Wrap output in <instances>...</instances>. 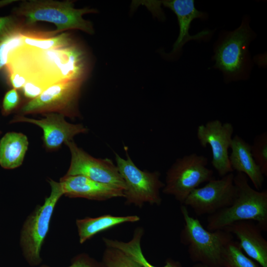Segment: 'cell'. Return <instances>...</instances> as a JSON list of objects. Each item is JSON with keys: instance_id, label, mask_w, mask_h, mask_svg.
Instances as JSON below:
<instances>
[{"instance_id": "obj_15", "label": "cell", "mask_w": 267, "mask_h": 267, "mask_svg": "<svg viewBox=\"0 0 267 267\" xmlns=\"http://www.w3.org/2000/svg\"><path fill=\"white\" fill-rule=\"evenodd\" d=\"M63 195L69 198H83L104 201L124 197V191L92 180L83 176H66L60 179Z\"/></svg>"}, {"instance_id": "obj_8", "label": "cell", "mask_w": 267, "mask_h": 267, "mask_svg": "<svg viewBox=\"0 0 267 267\" xmlns=\"http://www.w3.org/2000/svg\"><path fill=\"white\" fill-rule=\"evenodd\" d=\"M116 166L123 179L126 188L124 198L126 205L141 207L144 203L160 205V190L165 185L158 171H142L136 166L127 154L125 159L116 154Z\"/></svg>"}, {"instance_id": "obj_10", "label": "cell", "mask_w": 267, "mask_h": 267, "mask_svg": "<svg viewBox=\"0 0 267 267\" xmlns=\"http://www.w3.org/2000/svg\"><path fill=\"white\" fill-rule=\"evenodd\" d=\"M234 178L230 173L220 179L213 178L193 190L182 205L191 207L198 216L211 215L229 206L236 195Z\"/></svg>"}, {"instance_id": "obj_4", "label": "cell", "mask_w": 267, "mask_h": 267, "mask_svg": "<svg viewBox=\"0 0 267 267\" xmlns=\"http://www.w3.org/2000/svg\"><path fill=\"white\" fill-rule=\"evenodd\" d=\"M236 195L232 203L207 219V229L213 231L223 229L236 222H257L262 231L267 230V191H259L249 184L247 177L237 173L234 178Z\"/></svg>"}, {"instance_id": "obj_13", "label": "cell", "mask_w": 267, "mask_h": 267, "mask_svg": "<svg viewBox=\"0 0 267 267\" xmlns=\"http://www.w3.org/2000/svg\"><path fill=\"white\" fill-rule=\"evenodd\" d=\"M44 118L35 119L22 115H15L9 123L26 122L35 124L43 131L44 142L48 150H55L63 143L73 140L77 134L86 133L88 129L82 124H74L67 122L63 114L50 112L43 114Z\"/></svg>"}, {"instance_id": "obj_18", "label": "cell", "mask_w": 267, "mask_h": 267, "mask_svg": "<svg viewBox=\"0 0 267 267\" xmlns=\"http://www.w3.org/2000/svg\"><path fill=\"white\" fill-rule=\"evenodd\" d=\"M29 141L21 133L8 132L0 140V166L13 169L21 166L28 149Z\"/></svg>"}, {"instance_id": "obj_14", "label": "cell", "mask_w": 267, "mask_h": 267, "mask_svg": "<svg viewBox=\"0 0 267 267\" xmlns=\"http://www.w3.org/2000/svg\"><path fill=\"white\" fill-rule=\"evenodd\" d=\"M160 7L163 4L172 10L176 15L179 31L178 36L173 45L171 54H178L184 45L189 41L204 40L213 35L214 31L204 30L194 36L189 35V30L192 21L199 18L206 20L208 18L206 13L197 10L193 0H168L155 1Z\"/></svg>"}, {"instance_id": "obj_26", "label": "cell", "mask_w": 267, "mask_h": 267, "mask_svg": "<svg viewBox=\"0 0 267 267\" xmlns=\"http://www.w3.org/2000/svg\"><path fill=\"white\" fill-rule=\"evenodd\" d=\"M21 98L18 90L12 88L4 94L1 105V113L7 116L17 111L20 104Z\"/></svg>"}, {"instance_id": "obj_2", "label": "cell", "mask_w": 267, "mask_h": 267, "mask_svg": "<svg viewBox=\"0 0 267 267\" xmlns=\"http://www.w3.org/2000/svg\"><path fill=\"white\" fill-rule=\"evenodd\" d=\"M250 23L249 16L244 15L240 25L236 29L221 31L213 44L212 58L215 62L213 68L222 73L226 84L250 78L253 62L249 47L257 36Z\"/></svg>"}, {"instance_id": "obj_20", "label": "cell", "mask_w": 267, "mask_h": 267, "mask_svg": "<svg viewBox=\"0 0 267 267\" xmlns=\"http://www.w3.org/2000/svg\"><path fill=\"white\" fill-rule=\"evenodd\" d=\"M143 232L142 227L136 228L134 231L133 238L128 242H125L105 237L103 238V241L106 247H113L121 250L143 267H157L151 265L143 254L141 248V240ZM163 267H182V266L179 262L168 259Z\"/></svg>"}, {"instance_id": "obj_12", "label": "cell", "mask_w": 267, "mask_h": 267, "mask_svg": "<svg viewBox=\"0 0 267 267\" xmlns=\"http://www.w3.org/2000/svg\"><path fill=\"white\" fill-rule=\"evenodd\" d=\"M234 132L232 124L219 120L209 121L198 126L197 137L203 147L209 145L212 154V165L222 177L233 173L229 160L230 148Z\"/></svg>"}, {"instance_id": "obj_22", "label": "cell", "mask_w": 267, "mask_h": 267, "mask_svg": "<svg viewBox=\"0 0 267 267\" xmlns=\"http://www.w3.org/2000/svg\"><path fill=\"white\" fill-rule=\"evenodd\" d=\"M101 262L105 267H143L121 250L110 247L106 246Z\"/></svg>"}, {"instance_id": "obj_7", "label": "cell", "mask_w": 267, "mask_h": 267, "mask_svg": "<svg viewBox=\"0 0 267 267\" xmlns=\"http://www.w3.org/2000/svg\"><path fill=\"white\" fill-rule=\"evenodd\" d=\"M208 162L206 156L196 153L178 158L167 172L163 192L183 204L193 190L213 178Z\"/></svg>"}, {"instance_id": "obj_30", "label": "cell", "mask_w": 267, "mask_h": 267, "mask_svg": "<svg viewBox=\"0 0 267 267\" xmlns=\"http://www.w3.org/2000/svg\"><path fill=\"white\" fill-rule=\"evenodd\" d=\"M1 134V131L0 130V134Z\"/></svg>"}, {"instance_id": "obj_25", "label": "cell", "mask_w": 267, "mask_h": 267, "mask_svg": "<svg viewBox=\"0 0 267 267\" xmlns=\"http://www.w3.org/2000/svg\"><path fill=\"white\" fill-rule=\"evenodd\" d=\"M22 32L0 42V71L6 66L10 52L17 47L23 44Z\"/></svg>"}, {"instance_id": "obj_1", "label": "cell", "mask_w": 267, "mask_h": 267, "mask_svg": "<svg viewBox=\"0 0 267 267\" xmlns=\"http://www.w3.org/2000/svg\"><path fill=\"white\" fill-rule=\"evenodd\" d=\"M89 63L85 50L74 41L66 46L48 49L22 44L10 52L4 67L8 84L31 100L55 84L84 82Z\"/></svg>"}, {"instance_id": "obj_29", "label": "cell", "mask_w": 267, "mask_h": 267, "mask_svg": "<svg viewBox=\"0 0 267 267\" xmlns=\"http://www.w3.org/2000/svg\"><path fill=\"white\" fill-rule=\"evenodd\" d=\"M193 267H210L208 266H206L205 265L201 264V263H196Z\"/></svg>"}, {"instance_id": "obj_3", "label": "cell", "mask_w": 267, "mask_h": 267, "mask_svg": "<svg viewBox=\"0 0 267 267\" xmlns=\"http://www.w3.org/2000/svg\"><path fill=\"white\" fill-rule=\"evenodd\" d=\"M93 8H75L74 1L53 0H22L12 10V14L24 19L27 28L34 27L39 21L54 24L56 34L68 30H80L89 34H93L92 23L83 18L87 13H96Z\"/></svg>"}, {"instance_id": "obj_28", "label": "cell", "mask_w": 267, "mask_h": 267, "mask_svg": "<svg viewBox=\"0 0 267 267\" xmlns=\"http://www.w3.org/2000/svg\"><path fill=\"white\" fill-rule=\"evenodd\" d=\"M17 0H0V8L6 6L8 4H9L14 1H17Z\"/></svg>"}, {"instance_id": "obj_6", "label": "cell", "mask_w": 267, "mask_h": 267, "mask_svg": "<svg viewBox=\"0 0 267 267\" xmlns=\"http://www.w3.org/2000/svg\"><path fill=\"white\" fill-rule=\"evenodd\" d=\"M50 195L43 205H38L27 217L22 227L20 244L23 255L28 264L36 267L41 264L40 253L43 242L49 230L54 208L63 195L61 184L49 179Z\"/></svg>"}, {"instance_id": "obj_27", "label": "cell", "mask_w": 267, "mask_h": 267, "mask_svg": "<svg viewBox=\"0 0 267 267\" xmlns=\"http://www.w3.org/2000/svg\"><path fill=\"white\" fill-rule=\"evenodd\" d=\"M70 266L67 267H105L102 262H98L88 254L82 253L73 257ZM40 267H51L46 265H41Z\"/></svg>"}, {"instance_id": "obj_9", "label": "cell", "mask_w": 267, "mask_h": 267, "mask_svg": "<svg viewBox=\"0 0 267 267\" xmlns=\"http://www.w3.org/2000/svg\"><path fill=\"white\" fill-rule=\"evenodd\" d=\"M83 82H63L53 85L17 110L16 115L57 113L74 118L78 116V101Z\"/></svg>"}, {"instance_id": "obj_21", "label": "cell", "mask_w": 267, "mask_h": 267, "mask_svg": "<svg viewBox=\"0 0 267 267\" xmlns=\"http://www.w3.org/2000/svg\"><path fill=\"white\" fill-rule=\"evenodd\" d=\"M223 267H259L243 252L238 241H230L222 255Z\"/></svg>"}, {"instance_id": "obj_5", "label": "cell", "mask_w": 267, "mask_h": 267, "mask_svg": "<svg viewBox=\"0 0 267 267\" xmlns=\"http://www.w3.org/2000/svg\"><path fill=\"white\" fill-rule=\"evenodd\" d=\"M180 211L184 222L180 242L187 247L191 261L210 267H223L222 253L226 245L233 240V235L223 229L211 231L205 229L198 219L190 215L184 205Z\"/></svg>"}, {"instance_id": "obj_11", "label": "cell", "mask_w": 267, "mask_h": 267, "mask_svg": "<svg viewBox=\"0 0 267 267\" xmlns=\"http://www.w3.org/2000/svg\"><path fill=\"white\" fill-rule=\"evenodd\" d=\"M71 159L66 176L80 175L124 191L126 185L117 166L107 158H95L79 147L73 140L65 143Z\"/></svg>"}, {"instance_id": "obj_19", "label": "cell", "mask_w": 267, "mask_h": 267, "mask_svg": "<svg viewBox=\"0 0 267 267\" xmlns=\"http://www.w3.org/2000/svg\"><path fill=\"white\" fill-rule=\"evenodd\" d=\"M140 220L139 216L129 215L115 216L106 214L96 218L86 217L77 219L76 225L79 242L83 244L96 234L125 222H134Z\"/></svg>"}, {"instance_id": "obj_16", "label": "cell", "mask_w": 267, "mask_h": 267, "mask_svg": "<svg viewBox=\"0 0 267 267\" xmlns=\"http://www.w3.org/2000/svg\"><path fill=\"white\" fill-rule=\"evenodd\" d=\"M225 230L234 234L245 253L262 267H267V241L263 237L262 229L252 221H241L225 227Z\"/></svg>"}, {"instance_id": "obj_17", "label": "cell", "mask_w": 267, "mask_h": 267, "mask_svg": "<svg viewBox=\"0 0 267 267\" xmlns=\"http://www.w3.org/2000/svg\"><path fill=\"white\" fill-rule=\"evenodd\" d=\"M230 148L229 160L233 171L245 174L255 189L261 190L265 176L252 155L251 145L236 134L232 137Z\"/></svg>"}, {"instance_id": "obj_23", "label": "cell", "mask_w": 267, "mask_h": 267, "mask_svg": "<svg viewBox=\"0 0 267 267\" xmlns=\"http://www.w3.org/2000/svg\"><path fill=\"white\" fill-rule=\"evenodd\" d=\"M27 28L24 19L11 13L5 16H0V42L9 37L21 33Z\"/></svg>"}, {"instance_id": "obj_24", "label": "cell", "mask_w": 267, "mask_h": 267, "mask_svg": "<svg viewBox=\"0 0 267 267\" xmlns=\"http://www.w3.org/2000/svg\"><path fill=\"white\" fill-rule=\"evenodd\" d=\"M252 155L265 177L267 176V133L256 136L251 145Z\"/></svg>"}]
</instances>
